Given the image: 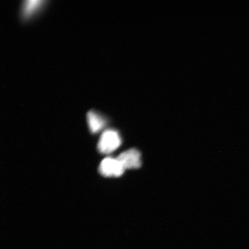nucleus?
<instances>
[{"instance_id":"3","label":"nucleus","mask_w":249,"mask_h":249,"mask_svg":"<svg viewBox=\"0 0 249 249\" xmlns=\"http://www.w3.org/2000/svg\"><path fill=\"white\" fill-rule=\"evenodd\" d=\"M124 170L138 169L142 165V155L138 149L131 148L122 152L117 158Z\"/></svg>"},{"instance_id":"1","label":"nucleus","mask_w":249,"mask_h":249,"mask_svg":"<svg viewBox=\"0 0 249 249\" xmlns=\"http://www.w3.org/2000/svg\"><path fill=\"white\" fill-rule=\"evenodd\" d=\"M121 143L122 140L119 133L114 129H107L102 134L98 149L102 154H110L119 148Z\"/></svg>"},{"instance_id":"2","label":"nucleus","mask_w":249,"mask_h":249,"mask_svg":"<svg viewBox=\"0 0 249 249\" xmlns=\"http://www.w3.org/2000/svg\"><path fill=\"white\" fill-rule=\"evenodd\" d=\"M124 170L117 158H105L101 161L99 167V173L107 177H119L123 175Z\"/></svg>"},{"instance_id":"5","label":"nucleus","mask_w":249,"mask_h":249,"mask_svg":"<svg viewBox=\"0 0 249 249\" xmlns=\"http://www.w3.org/2000/svg\"><path fill=\"white\" fill-rule=\"evenodd\" d=\"M45 1L40 0H27L23 2L21 8V17L24 20H28L40 10Z\"/></svg>"},{"instance_id":"4","label":"nucleus","mask_w":249,"mask_h":249,"mask_svg":"<svg viewBox=\"0 0 249 249\" xmlns=\"http://www.w3.org/2000/svg\"><path fill=\"white\" fill-rule=\"evenodd\" d=\"M87 118L89 130L93 134L100 132L107 126V118L97 111L89 110L87 113Z\"/></svg>"}]
</instances>
